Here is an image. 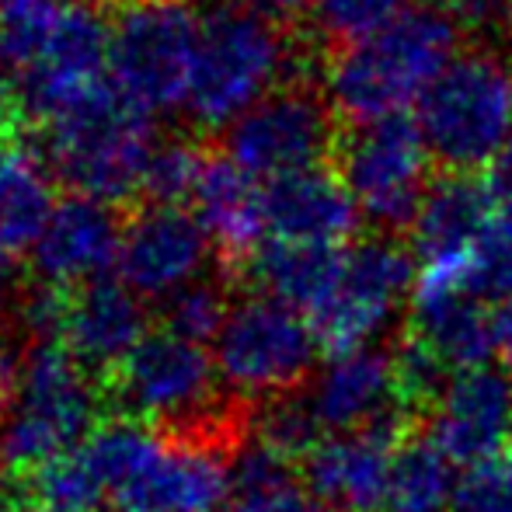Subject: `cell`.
<instances>
[{"label":"cell","mask_w":512,"mask_h":512,"mask_svg":"<svg viewBox=\"0 0 512 512\" xmlns=\"http://www.w3.org/2000/svg\"><path fill=\"white\" fill-rule=\"evenodd\" d=\"M21 84L7 81V74L0 70V140H7L18 122V112H21Z\"/></svg>","instance_id":"cell-38"},{"label":"cell","mask_w":512,"mask_h":512,"mask_svg":"<svg viewBox=\"0 0 512 512\" xmlns=\"http://www.w3.org/2000/svg\"><path fill=\"white\" fill-rule=\"evenodd\" d=\"M91 370L63 342H35L25 352L14 398L0 411V471L35 474L74 453L98 429Z\"/></svg>","instance_id":"cell-5"},{"label":"cell","mask_w":512,"mask_h":512,"mask_svg":"<svg viewBox=\"0 0 512 512\" xmlns=\"http://www.w3.org/2000/svg\"><path fill=\"white\" fill-rule=\"evenodd\" d=\"M425 436L453 460L478 464L509 450L512 439V377L495 366L453 373L443 398L429 411Z\"/></svg>","instance_id":"cell-16"},{"label":"cell","mask_w":512,"mask_h":512,"mask_svg":"<svg viewBox=\"0 0 512 512\" xmlns=\"http://www.w3.org/2000/svg\"><path fill=\"white\" fill-rule=\"evenodd\" d=\"M67 4L70 0H0V56L25 70L60 25Z\"/></svg>","instance_id":"cell-30"},{"label":"cell","mask_w":512,"mask_h":512,"mask_svg":"<svg viewBox=\"0 0 512 512\" xmlns=\"http://www.w3.org/2000/svg\"><path fill=\"white\" fill-rule=\"evenodd\" d=\"M464 35V25L446 7H405L377 35L324 56V95L342 126L405 112L457 60Z\"/></svg>","instance_id":"cell-1"},{"label":"cell","mask_w":512,"mask_h":512,"mask_svg":"<svg viewBox=\"0 0 512 512\" xmlns=\"http://www.w3.org/2000/svg\"><path fill=\"white\" fill-rule=\"evenodd\" d=\"M28 495L39 512H105L108 506V488L84 446L39 467Z\"/></svg>","instance_id":"cell-27"},{"label":"cell","mask_w":512,"mask_h":512,"mask_svg":"<svg viewBox=\"0 0 512 512\" xmlns=\"http://www.w3.org/2000/svg\"><path fill=\"white\" fill-rule=\"evenodd\" d=\"M230 512H331L297 474V464L262 443L230 460Z\"/></svg>","instance_id":"cell-25"},{"label":"cell","mask_w":512,"mask_h":512,"mask_svg":"<svg viewBox=\"0 0 512 512\" xmlns=\"http://www.w3.org/2000/svg\"><path fill=\"white\" fill-rule=\"evenodd\" d=\"M154 147L150 115L119 95L112 81L46 122V161L53 175L74 196L108 206L143 192Z\"/></svg>","instance_id":"cell-6"},{"label":"cell","mask_w":512,"mask_h":512,"mask_svg":"<svg viewBox=\"0 0 512 512\" xmlns=\"http://www.w3.org/2000/svg\"><path fill=\"white\" fill-rule=\"evenodd\" d=\"M244 7H251L262 18L276 21L283 28H293L300 21H310V11H314V0H241Z\"/></svg>","instance_id":"cell-35"},{"label":"cell","mask_w":512,"mask_h":512,"mask_svg":"<svg viewBox=\"0 0 512 512\" xmlns=\"http://www.w3.org/2000/svg\"><path fill=\"white\" fill-rule=\"evenodd\" d=\"M408 335L429 345L453 373L495 356V310L471 293H411Z\"/></svg>","instance_id":"cell-22"},{"label":"cell","mask_w":512,"mask_h":512,"mask_svg":"<svg viewBox=\"0 0 512 512\" xmlns=\"http://www.w3.org/2000/svg\"><path fill=\"white\" fill-rule=\"evenodd\" d=\"M56 206L53 168L25 143L0 140V255H32Z\"/></svg>","instance_id":"cell-24"},{"label":"cell","mask_w":512,"mask_h":512,"mask_svg":"<svg viewBox=\"0 0 512 512\" xmlns=\"http://www.w3.org/2000/svg\"><path fill=\"white\" fill-rule=\"evenodd\" d=\"M262 206L265 227L279 241L345 244L363 227V213H359L356 199L331 164L265 182Z\"/></svg>","instance_id":"cell-18"},{"label":"cell","mask_w":512,"mask_h":512,"mask_svg":"<svg viewBox=\"0 0 512 512\" xmlns=\"http://www.w3.org/2000/svg\"><path fill=\"white\" fill-rule=\"evenodd\" d=\"M405 7V0H314L310 32H314L321 53L328 56L335 49L356 46V42L377 35Z\"/></svg>","instance_id":"cell-28"},{"label":"cell","mask_w":512,"mask_h":512,"mask_svg":"<svg viewBox=\"0 0 512 512\" xmlns=\"http://www.w3.org/2000/svg\"><path fill=\"white\" fill-rule=\"evenodd\" d=\"M450 512H512V450L467 464L453 488Z\"/></svg>","instance_id":"cell-33"},{"label":"cell","mask_w":512,"mask_h":512,"mask_svg":"<svg viewBox=\"0 0 512 512\" xmlns=\"http://www.w3.org/2000/svg\"><path fill=\"white\" fill-rule=\"evenodd\" d=\"M324 53L304 49L290 28L244 4H220L203 18L196 70L189 84V115L203 129H230L248 108L297 77H321Z\"/></svg>","instance_id":"cell-3"},{"label":"cell","mask_w":512,"mask_h":512,"mask_svg":"<svg viewBox=\"0 0 512 512\" xmlns=\"http://www.w3.org/2000/svg\"><path fill=\"white\" fill-rule=\"evenodd\" d=\"M21 363H25V356H21L14 345L0 342V411L7 408V401H11L14 391H18Z\"/></svg>","instance_id":"cell-36"},{"label":"cell","mask_w":512,"mask_h":512,"mask_svg":"<svg viewBox=\"0 0 512 512\" xmlns=\"http://www.w3.org/2000/svg\"><path fill=\"white\" fill-rule=\"evenodd\" d=\"M115 398L133 418L171 429H199L216 408L220 373L213 349L171 331L147 335L115 370Z\"/></svg>","instance_id":"cell-12"},{"label":"cell","mask_w":512,"mask_h":512,"mask_svg":"<svg viewBox=\"0 0 512 512\" xmlns=\"http://www.w3.org/2000/svg\"><path fill=\"white\" fill-rule=\"evenodd\" d=\"M418 255L408 237L366 234L345 251V269L331 300L310 317L317 342L328 356L366 349L398 307L415 293Z\"/></svg>","instance_id":"cell-11"},{"label":"cell","mask_w":512,"mask_h":512,"mask_svg":"<svg viewBox=\"0 0 512 512\" xmlns=\"http://www.w3.org/2000/svg\"><path fill=\"white\" fill-rule=\"evenodd\" d=\"M317 352L324 349L314 324L269 293L230 304L227 321L213 338L220 384L251 405L300 391L314 370Z\"/></svg>","instance_id":"cell-9"},{"label":"cell","mask_w":512,"mask_h":512,"mask_svg":"<svg viewBox=\"0 0 512 512\" xmlns=\"http://www.w3.org/2000/svg\"><path fill=\"white\" fill-rule=\"evenodd\" d=\"M122 234L115 209L88 196H70L56 206L53 220L32 248L35 276L56 290H81L119 265Z\"/></svg>","instance_id":"cell-17"},{"label":"cell","mask_w":512,"mask_h":512,"mask_svg":"<svg viewBox=\"0 0 512 512\" xmlns=\"http://www.w3.org/2000/svg\"><path fill=\"white\" fill-rule=\"evenodd\" d=\"M411 415L405 408L359 432L328 436L304 460V481L331 512H380L398 446L408 439Z\"/></svg>","instance_id":"cell-14"},{"label":"cell","mask_w":512,"mask_h":512,"mask_svg":"<svg viewBox=\"0 0 512 512\" xmlns=\"http://www.w3.org/2000/svg\"><path fill=\"white\" fill-rule=\"evenodd\" d=\"M0 512H39V509H35L32 495H18L0 485Z\"/></svg>","instance_id":"cell-39"},{"label":"cell","mask_w":512,"mask_h":512,"mask_svg":"<svg viewBox=\"0 0 512 512\" xmlns=\"http://www.w3.org/2000/svg\"><path fill=\"white\" fill-rule=\"evenodd\" d=\"M436 175H481L512 140V63L492 42H474L415 105Z\"/></svg>","instance_id":"cell-4"},{"label":"cell","mask_w":512,"mask_h":512,"mask_svg":"<svg viewBox=\"0 0 512 512\" xmlns=\"http://www.w3.org/2000/svg\"><path fill=\"white\" fill-rule=\"evenodd\" d=\"M342 129L321 77H297L227 129V157L258 182H272L335 161Z\"/></svg>","instance_id":"cell-10"},{"label":"cell","mask_w":512,"mask_h":512,"mask_svg":"<svg viewBox=\"0 0 512 512\" xmlns=\"http://www.w3.org/2000/svg\"><path fill=\"white\" fill-rule=\"evenodd\" d=\"M7 300H11V265H7V255H0V317L7 310Z\"/></svg>","instance_id":"cell-40"},{"label":"cell","mask_w":512,"mask_h":512,"mask_svg":"<svg viewBox=\"0 0 512 512\" xmlns=\"http://www.w3.org/2000/svg\"><path fill=\"white\" fill-rule=\"evenodd\" d=\"M189 203L196 220L206 227L209 241L230 265H248L251 255L262 248V234L269 227H265L258 178H251L227 154L206 157L203 175H199Z\"/></svg>","instance_id":"cell-21"},{"label":"cell","mask_w":512,"mask_h":512,"mask_svg":"<svg viewBox=\"0 0 512 512\" xmlns=\"http://www.w3.org/2000/svg\"><path fill=\"white\" fill-rule=\"evenodd\" d=\"M67 304H70L67 293L42 283L39 290L28 293L25 307H21V321H25V328L39 342H60L63 321H67Z\"/></svg>","instance_id":"cell-34"},{"label":"cell","mask_w":512,"mask_h":512,"mask_svg":"<svg viewBox=\"0 0 512 512\" xmlns=\"http://www.w3.org/2000/svg\"><path fill=\"white\" fill-rule=\"evenodd\" d=\"M147 335V307L140 293L115 279H98L70 297L60 338L88 370L115 373Z\"/></svg>","instance_id":"cell-20"},{"label":"cell","mask_w":512,"mask_h":512,"mask_svg":"<svg viewBox=\"0 0 512 512\" xmlns=\"http://www.w3.org/2000/svg\"><path fill=\"white\" fill-rule=\"evenodd\" d=\"M342 269H345L342 244L279 241V237L262 244L248 262V272L258 283V290L283 300L293 310H300L307 321L338 290Z\"/></svg>","instance_id":"cell-23"},{"label":"cell","mask_w":512,"mask_h":512,"mask_svg":"<svg viewBox=\"0 0 512 512\" xmlns=\"http://www.w3.org/2000/svg\"><path fill=\"white\" fill-rule=\"evenodd\" d=\"M331 168L342 175L373 234L408 237L436 178L415 115L394 112L345 126Z\"/></svg>","instance_id":"cell-7"},{"label":"cell","mask_w":512,"mask_h":512,"mask_svg":"<svg viewBox=\"0 0 512 512\" xmlns=\"http://www.w3.org/2000/svg\"><path fill=\"white\" fill-rule=\"evenodd\" d=\"M453 488V460L429 436H408L394 453L380 512H450Z\"/></svg>","instance_id":"cell-26"},{"label":"cell","mask_w":512,"mask_h":512,"mask_svg":"<svg viewBox=\"0 0 512 512\" xmlns=\"http://www.w3.org/2000/svg\"><path fill=\"white\" fill-rule=\"evenodd\" d=\"M203 18L189 0H126L108 35V81L147 115L189 102Z\"/></svg>","instance_id":"cell-8"},{"label":"cell","mask_w":512,"mask_h":512,"mask_svg":"<svg viewBox=\"0 0 512 512\" xmlns=\"http://www.w3.org/2000/svg\"><path fill=\"white\" fill-rule=\"evenodd\" d=\"M84 450L115 512H220L230 502V460L209 436H168L140 418H115Z\"/></svg>","instance_id":"cell-2"},{"label":"cell","mask_w":512,"mask_h":512,"mask_svg":"<svg viewBox=\"0 0 512 512\" xmlns=\"http://www.w3.org/2000/svg\"><path fill=\"white\" fill-rule=\"evenodd\" d=\"M108 35L112 25L88 0H70L60 25L21 70V102L42 122H53L67 108L105 88L108 74Z\"/></svg>","instance_id":"cell-13"},{"label":"cell","mask_w":512,"mask_h":512,"mask_svg":"<svg viewBox=\"0 0 512 512\" xmlns=\"http://www.w3.org/2000/svg\"><path fill=\"white\" fill-rule=\"evenodd\" d=\"M495 356L512 377V300H502L495 307Z\"/></svg>","instance_id":"cell-37"},{"label":"cell","mask_w":512,"mask_h":512,"mask_svg":"<svg viewBox=\"0 0 512 512\" xmlns=\"http://www.w3.org/2000/svg\"><path fill=\"white\" fill-rule=\"evenodd\" d=\"M213 255L206 227L182 206H147L122 234V283L143 300H171L178 290L206 279Z\"/></svg>","instance_id":"cell-15"},{"label":"cell","mask_w":512,"mask_h":512,"mask_svg":"<svg viewBox=\"0 0 512 512\" xmlns=\"http://www.w3.org/2000/svg\"><path fill=\"white\" fill-rule=\"evenodd\" d=\"M230 314V304L223 297V290L209 279L178 290L171 300H164V331L178 338H189V342H213L216 331L223 328Z\"/></svg>","instance_id":"cell-32"},{"label":"cell","mask_w":512,"mask_h":512,"mask_svg":"<svg viewBox=\"0 0 512 512\" xmlns=\"http://www.w3.org/2000/svg\"><path fill=\"white\" fill-rule=\"evenodd\" d=\"M206 154H199L185 140H161L150 154L147 175H143V192L154 206H182L192 199L203 175Z\"/></svg>","instance_id":"cell-31"},{"label":"cell","mask_w":512,"mask_h":512,"mask_svg":"<svg viewBox=\"0 0 512 512\" xmlns=\"http://www.w3.org/2000/svg\"><path fill=\"white\" fill-rule=\"evenodd\" d=\"M314 415L321 418L324 432H359L370 429L387 411L401 408L398 380H394V349H366L331 356V363L307 387Z\"/></svg>","instance_id":"cell-19"},{"label":"cell","mask_w":512,"mask_h":512,"mask_svg":"<svg viewBox=\"0 0 512 512\" xmlns=\"http://www.w3.org/2000/svg\"><path fill=\"white\" fill-rule=\"evenodd\" d=\"M255 436H258L255 443L283 453V457H290L293 464H297V460H307L310 453L328 439L324 436L321 418L314 415L310 398L300 391L283 394V398H272V401H265V405H258Z\"/></svg>","instance_id":"cell-29"}]
</instances>
